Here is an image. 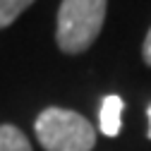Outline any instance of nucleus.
Returning <instances> with one entry per match:
<instances>
[{"mask_svg":"<svg viewBox=\"0 0 151 151\" xmlns=\"http://www.w3.org/2000/svg\"><path fill=\"white\" fill-rule=\"evenodd\" d=\"M122 99L120 96H106L101 103V113H99V127L106 137H115L120 132V115H122Z\"/></svg>","mask_w":151,"mask_h":151,"instance_id":"7ed1b4c3","label":"nucleus"},{"mask_svg":"<svg viewBox=\"0 0 151 151\" xmlns=\"http://www.w3.org/2000/svg\"><path fill=\"white\" fill-rule=\"evenodd\" d=\"M36 139L46 151H91L96 144L93 125L74 110L46 108L34 122Z\"/></svg>","mask_w":151,"mask_h":151,"instance_id":"f257e3e1","label":"nucleus"},{"mask_svg":"<svg viewBox=\"0 0 151 151\" xmlns=\"http://www.w3.org/2000/svg\"><path fill=\"white\" fill-rule=\"evenodd\" d=\"M108 0H63L55 39L63 53H84L101 34Z\"/></svg>","mask_w":151,"mask_h":151,"instance_id":"f03ea898","label":"nucleus"},{"mask_svg":"<svg viewBox=\"0 0 151 151\" xmlns=\"http://www.w3.org/2000/svg\"><path fill=\"white\" fill-rule=\"evenodd\" d=\"M149 137H151V108H149Z\"/></svg>","mask_w":151,"mask_h":151,"instance_id":"0eeeda50","label":"nucleus"},{"mask_svg":"<svg viewBox=\"0 0 151 151\" xmlns=\"http://www.w3.org/2000/svg\"><path fill=\"white\" fill-rule=\"evenodd\" d=\"M142 55H144V63L151 67V29H149L146 39H144V48H142Z\"/></svg>","mask_w":151,"mask_h":151,"instance_id":"423d86ee","label":"nucleus"},{"mask_svg":"<svg viewBox=\"0 0 151 151\" xmlns=\"http://www.w3.org/2000/svg\"><path fill=\"white\" fill-rule=\"evenodd\" d=\"M0 151H31V144L19 127L0 125Z\"/></svg>","mask_w":151,"mask_h":151,"instance_id":"20e7f679","label":"nucleus"},{"mask_svg":"<svg viewBox=\"0 0 151 151\" xmlns=\"http://www.w3.org/2000/svg\"><path fill=\"white\" fill-rule=\"evenodd\" d=\"M34 0H0V29L10 27Z\"/></svg>","mask_w":151,"mask_h":151,"instance_id":"39448f33","label":"nucleus"}]
</instances>
